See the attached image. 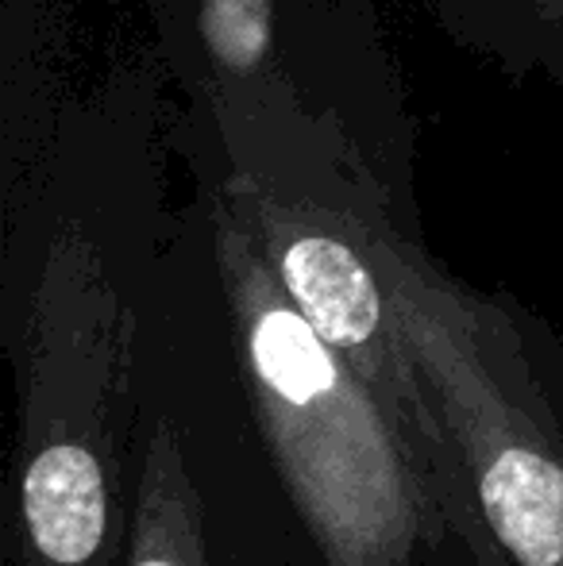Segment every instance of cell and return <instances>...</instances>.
Wrapping results in <instances>:
<instances>
[{
    "label": "cell",
    "instance_id": "5b68a950",
    "mask_svg": "<svg viewBox=\"0 0 563 566\" xmlns=\"http://www.w3.org/2000/svg\"><path fill=\"white\" fill-rule=\"evenodd\" d=\"M201 39L212 62L236 82L271 66L274 4L271 0H201Z\"/></svg>",
    "mask_w": 563,
    "mask_h": 566
},
{
    "label": "cell",
    "instance_id": "6da1fadb",
    "mask_svg": "<svg viewBox=\"0 0 563 566\" xmlns=\"http://www.w3.org/2000/svg\"><path fill=\"white\" fill-rule=\"evenodd\" d=\"M217 270L248 405L324 566H421L440 528L406 443L298 313L243 220L217 205Z\"/></svg>",
    "mask_w": 563,
    "mask_h": 566
},
{
    "label": "cell",
    "instance_id": "8992f818",
    "mask_svg": "<svg viewBox=\"0 0 563 566\" xmlns=\"http://www.w3.org/2000/svg\"><path fill=\"white\" fill-rule=\"evenodd\" d=\"M529 15H533L536 51L563 85V0H529Z\"/></svg>",
    "mask_w": 563,
    "mask_h": 566
},
{
    "label": "cell",
    "instance_id": "277c9868",
    "mask_svg": "<svg viewBox=\"0 0 563 566\" xmlns=\"http://www.w3.org/2000/svg\"><path fill=\"white\" fill-rule=\"evenodd\" d=\"M124 566H232L220 516L197 474V454L178 420L158 417L143 432Z\"/></svg>",
    "mask_w": 563,
    "mask_h": 566
},
{
    "label": "cell",
    "instance_id": "7a4b0ae2",
    "mask_svg": "<svg viewBox=\"0 0 563 566\" xmlns=\"http://www.w3.org/2000/svg\"><path fill=\"white\" fill-rule=\"evenodd\" d=\"M371 243L482 521L513 566H563V350L444 274L378 201Z\"/></svg>",
    "mask_w": 563,
    "mask_h": 566
},
{
    "label": "cell",
    "instance_id": "3957f363",
    "mask_svg": "<svg viewBox=\"0 0 563 566\" xmlns=\"http://www.w3.org/2000/svg\"><path fill=\"white\" fill-rule=\"evenodd\" d=\"M128 363L105 308H39L8 566H124Z\"/></svg>",
    "mask_w": 563,
    "mask_h": 566
}]
</instances>
